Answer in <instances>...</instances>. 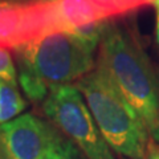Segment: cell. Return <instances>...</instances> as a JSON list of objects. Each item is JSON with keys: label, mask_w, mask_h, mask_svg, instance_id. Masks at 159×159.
Masks as SVG:
<instances>
[{"label": "cell", "mask_w": 159, "mask_h": 159, "mask_svg": "<svg viewBox=\"0 0 159 159\" xmlns=\"http://www.w3.org/2000/svg\"><path fill=\"white\" fill-rule=\"evenodd\" d=\"M101 66L159 142V81L150 61L130 34L109 24L101 39Z\"/></svg>", "instance_id": "cell-1"}, {"label": "cell", "mask_w": 159, "mask_h": 159, "mask_svg": "<svg viewBox=\"0 0 159 159\" xmlns=\"http://www.w3.org/2000/svg\"><path fill=\"white\" fill-rule=\"evenodd\" d=\"M74 86L82 94L99 133L111 150L129 159L146 157L150 135L147 127L101 66L97 65Z\"/></svg>", "instance_id": "cell-2"}, {"label": "cell", "mask_w": 159, "mask_h": 159, "mask_svg": "<svg viewBox=\"0 0 159 159\" xmlns=\"http://www.w3.org/2000/svg\"><path fill=\"white\" fill-rule=\"evenodd\" d=\"M97 45L76 32L49 33L16 49L19 68L33 73L48 86L68 85L93 70Z\"/></svg>", "instance_id": "cell-3"}, {"label": "cell", "mask_w": 159, "mask_h": 159, "mask_svg": "<svg viewBox=\"0 0 159 159\" xmlns=\"http://www.w3.org/2000/svg\"><path fill=\"white\" fill-rule=\"evenodd\" d=\"M44 113L88 159H116L82 94L74 85L49 86Z\"/></svg>", "instance_id": "cell-4"}, {"label": "cell", "mask_w": 159, "mask_h": 159, "mask_svg": "<svg viewBox=\"0 0 159 159\" xmlns=\"http://www.w3.org/2000/svg\"><path fill=\"white\" fill-rule=\"evenodd\" d=\"M64 137L33 114H23L0 125V154L7 159H45Z\"/></svg>", "instance_id": "cell-5"}, {"label": "cell", "mask_w": 159, "mask_h": 159, "mask_svg": "<svg viewBox=\"0 0 159 159\" xmlns=\"http://www.w3.org/2000/svg\"><path fill=\"white\" fill-rule=\"evenodd\" d=\"M49 33L48 0H0V47L17 49Z\"/></svg>", "instance_id": "cell-6"}, {"label": "cell", "mask_w": 159, "mask_h": 159, "mask_svg": "<svg viewBox=\"0 0 159 159\" xmlns=\"http://www.w3.org/2000/svg\"><path fill=\"white\" fill-rule=\"evenodd\" d=\"M48 15L51 33L73 32L109 19L96 0H48Z\"/></svg>", "instance_id": "cell-7"}, {"label": "cell", "mask_w": 159, "mask_h": 159, "mask_svg": "<svg viewBox=\"0 0 159 159\" xmlns=\"http://www.w3.org/2000/svg\"><path fill=\"white\" fill-rule=\"evenodd\" d=\"M25 106V99L20 94L17 85L0 80V125L19 117Z\"/></svg>", "instance_id": "cell-8"}, {"label": "cell", "mask_w": 159, "mask_h": 159, "mask_svg": "<svg viewBox=\"0 0 159 159\" xmlns=\"http://www.w3.org/2000/svg\"><path fill=\"white\" fill-rule=\"evenodd\" d=\"M17 82H20L23 90L25 92L28 98H31L32 101L45 99L49 93V86L47 84H44L39 77H36L33 73L25 70V69L19 68Z\"/></svg>", "instance_id": "cell-9"}, {"label": "cell", "mask_w": 159, "mask_h": 159, "mask_svg": "<svg viewBox=\"0 0 159 159\" xmlns=\"http://www.w3.org/2000/svg\"><path fill=\"white\" fill-rule=\"evenodd\" d=\"M96 2L103 8L109 17L134 11L143 6L142 0H96Z\"/></svg>", "instance_id": "cell-10"}, {"label": "cell", "mask_w": 159, "mask_h": 159, "mask_svg": "<svg viewBox=\"0 0 159 159\" xmlns=\"http://www.w3.org/2000/svg\"><path fill=\"white\" fill-rule=\"evenodd\" d=\"M0 80L17 85V72L11 54L6 48L0 47Z\"/></svg>", "instance_id": "cell-11"}, {"label": "cell", "mask_w": 159, "mask_h": 159, "mask_svg": "<svg viewBox=\"0 0 159 159\" xmlns=\"http://www.w3.org/2000/svg\"><path fill=\"white\" fill-rule=\"evenodd\" d=\"M45 159H84V157L69 139L64 138L62 142H60L58 146Z\"/></svg>", "instance_id": "cell-12"}, {"label": "cell", "mask_w": 159, "mask_h": 159, "mask_svg": "<svg viewBox=\"0 0 159 159\" xmlns=\"http://www.w3.org/2000/svg\"><path fill=\"white\" fill-rule=\"evenodd\" d=\"M152 6L155 9V40L159 48V0H152Z\"/></svg>", "instance_id": "cell-13"}, {"label": "cell", "mask_w": 159, "mask_h": 159, "mask_svg": "<svg viewBox=\"0 0 159 159\" xmlns=\"http://www.w3.org/2000/svg\"><path fill=\"white\" fill-rule=\"evenodd\" d=\"M146 159H159V147H151L146 154Z\"/></svg>", "instance_id": "cell-14"}, {"label": "cell", "mask_w": 159, "mask_h": 159, "mask_svg": "<svg viewBox=\"0 0 159 159\" xmlns=\"http://www.w3.org/2000/svg\"><path fill=\"white\" fill-rule=\"evenodd\" d=\"M147 3H152V0H142V4L145 6V4H147Z\"/></svg>", "instance_id": "cell-15"}, {"label": "cell", "mask_w": 159, "mask_h": 159, "mask_svg": "<svg viewBox=\"0 0 159 159\" xmlns=\"http://www.w3.org/2000/svg\"><path fill=\"white\" fill-rule=\"evenodd\" d=\"M0 159H7V158H6V157H3L2 154H0Z\"/></svg>", "instance_id": "cell-16"}]
</instances>
